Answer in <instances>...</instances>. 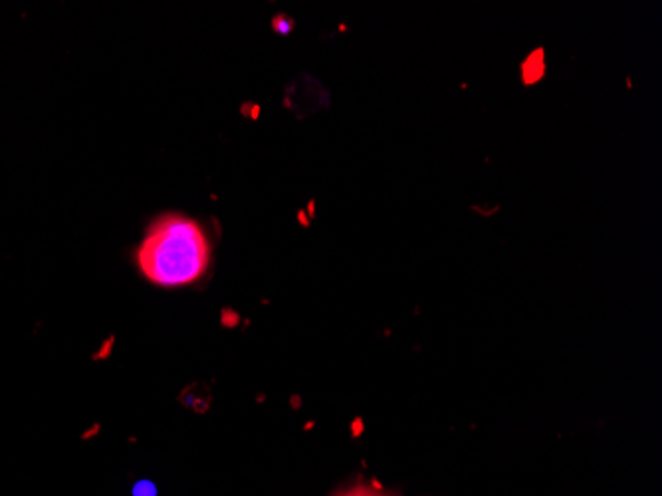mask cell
<instances>
[{"mask_svg": "<svg viewBox=\"0 0 662 496\" xmlns=\"http://www.w3.org/2000/svg\"><path fill=\"white\" fill-rule=\"evenodd\" d=\"M209 241L201 226L187 217L169 214L151 226L137 250V263L151 282L179 288L201 278L209 266Z\"/></svg>", "mask_w": 662, "mask_h": 496, "instance_id": "cell-1", "label": "cell"}, {"mask_svg": "<svg viewBox=\"0 0 662 496\" xmlns=\"http://www.w3.org/2000/svg\"><path fill=\"white\" fill-rule=\"evenodd\" d=\"M333 496H391V495L383 492V490L375 488V486L355 485V486H349V488H345V490H342V492H337V495H333Z\"/></svg>", "mask_w": 662, "mask_h": 496, "instance_id": "cell-2", "label": "cell"}]
</instances>
